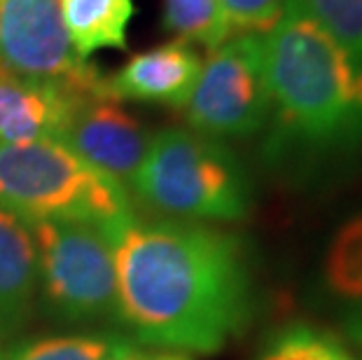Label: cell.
<instances>
[{
  "label": "cell",
  "instance_id": "1",
  "mask_svg": "<svg viewBox=\"0 0 362 360\" xmlns=\"http://www.w3.org/2000/svg\"><path fill=\"white\" fill-rule=\"evenodd\" d=\"M119 323L168 351L218 354L255 311L241 236L197 222L127 220L110 234Z\"/></svg>",
  "mask_w": 362,
  "mask_h": 360
},
{
  "label": "cell",
  "instance_id": "2",
  "mask_svg": "<svg viewBox=\"0 0 362 360\" xmlns=\"http://www.w3.org/2000/svg\"><path fill=\"white\" fill-rule=\"evenodd\" d=\"M272 112L288 141L313 152H349L362 145V61L320 26L283 10L264 33Z\"/></svg>",
  "mask_w": 362,
  "mask_h": 360
},
{
  "label": "cell",
  "instance_id": "3",
  "mask_svg": "<svg viewBox=\"0 0 362 360\" xmlns=\"http://www.w3.org/2000/svg\"><path fill=\"white\" fill-rule=\"evenodd\" d=\"M0 209L28 225L82 220L107 234L134 218L122 182L98 173L54 139L0 143Z\"/></svg>",
  "mask_w": 362,
  "mask_h": 360
},
{
  "label": "cell",
  "instance_id": "4",
  "mask_svg": "<svg viewBox=\"0 0 362 360\" xmlns=\"http://www.w3.org/2000/svg\"><path fill=\"white\" fill-rule=\"evenodd\" d=\"M131 187L152 211L189 220L236 222L252 206L250 178L234 152L189 129L159 132Z\"/></svg>",
  "mask_w": 362,
  "mask_h": 360
},
{
  "label": "cell",
  "instance_id": "5",
  "mask_svg": "<svg viewBox=\"0 0 362 360\" xmlns=\"http://www.w3.org/2000/svg\"><path fill=\"white\" fill-rule=\"evenodd\" d=\"M30 229L49 309L71 323L119 320L117 265L110 234L82 220H42Z\"/></svg>",
  "mask_w": 362,
  "mask_h": 360
},
{
  "label": "cell",
  "instance_id": "6",
  "mask_svg": "<svg viewBox=\"0 0 362 360\" xmlns=\"http://www.w3.org/2000/svg\"><path fill=\"white\" fill-rule=\"evenodd\" d=\"M185 108L194 132L211 139L257 134L272 115L264 33H241L211 50Z\"/></svg>",
  "mask_w": 362,
  "mask_h": 360
},
{
  "label": "cell",
  "instance_id": "7",
  "mask_svg": "<svg viewBox=\"0 0 362 360\" xmlns=\"http://www.w3.org/2000/svg\"><path fill=\"white\" fill-rule=\"evenodd\" d=\"M0 71L87 96H107L105 78L73 47L61 0H0Z\"/></svg>",
  "mask_w": 362,
  "mask_h": 360
},
{
  "label": "cell",
  "instance_id": "8",
  "mask_svg": "<svg viewBox=\"0 0 362 360\" xmlns=\"http://www.w3.org/2000/svg\"><path fill=\"white\" fill-rule=\"evenodd\" d=\"M84 164L117 182H134L150 139L131 115L107 96L87 98L78 105L61 134Z\"/></svg>",
  "mask_w": 362,
  "mask_h": 360
},
{
  "label": "cell",
  "instance_id": "9",
  "mask_svg": "<svg viewBox=\"0 0 362 360\" xmlns=\"http://www.w3.org/2000/svg\"><path fill=\"white\" fill-rule=\"evenodd\" d=\"M202 57L192 45L175 40L136 54L112 78L105 94L115 101H143L185 108L202 75Z\"/></svg>",
  "mask_w": 362,
  "mask_h": 360
},
{
  "label": "cell",
  "instance_id": "10",
  "mask_svg": "<svg viewBox=\"0 0 362 360\" xmlns=\"http://www.w3.org/2000/svg\"><path fill=\"white\" fill-rule=\"evenodd\" d=\"M87 98L94 96L0 71V143L59 141L68 120Z\"/></svg>",
  "mask_w": 362,
  "mask_h": 360
},
{
  "label": "cell",
  "instance_id": "11",
  "mask_svg": "<svg viewBox=\"0 0 362 360\" xmlns=\"http://www.w3.org/2000/svg\"><path fill=\"white\" fill-rule=\"evenodd\" d=\"M40 286L33 229L0 209V335L24 325Z\"/></svg>",
  "mask_w": 362,
  "mask_h": 360
},
{
  "label": "cell",
  "instance_id": "12",
  "mask_svg": "<svg viewBox=\"0 0 362 360\" xmlns=\"http://www.w3.org/2000/svg\"><path fill=\"white\" fill-rule=\"evenodd\" d=\"M66 28L82 61L98 50H127L134 0H61Z\"/></svg>",
  "mask_w": 362,
  "mask_h": 360
},
{
  "label": "cell",
  "instance_id": "13",
  "mask_svg": "<svg viewBox=\"0 0 362 360\" xmlns=\"http://www.w3.org/2000/svg\"><path fill=\"white\" fill-rule=\"evenodd\" d=\"M164 24L178 40L206 50L220 47L232 37L220 0H166Z\"/></svg>",
  "mask_w": 362,
  "mask_h": 360
},
{
  "label": "cell",
  "instance_id": "14",
  "mask_svg": "<svg viewBox=\"0 0 362 360\" xmlns=\"http://www.w3.org/2000/svg\"><path fill=\"white\" fill-rule=\"evenodd\" d=\"M134 351L131 342L117 335L52 337L21 344L3 360H115Z\"/></svg>",
  "mask_w": 362,
  "mask_h": 360
},
{
  "label": "cell",
  "instance_id": "15",
  "mask_svg": "<svg viewBox=\"0 0 362 360\" xmlns=\"http://www.w3.org/2000/svg\"><path fill=\"white\" fill-rule=\"evenodd\" d=\"M325 279L344 304L362 302V213L334 234L325 257Z\"/></svg>",
  "mask_w": 362,
  "mask_h": 360
},
{
  "label": "cell",
  "instance_id": "16",
  "mask_svg": "<svg viewBox=\"0 0 362 360\" xmlns=\"http://www.w3.org/2000/svg\"><path fill=\"white\" fill-rule=\"evenodd\" d=\"M285 10L311 19L351 57L362 61V0H285Z\"/></svg>",
  "mask_w": 362,
  "mask_h": 360
},
{
  "label": "cell",
  "instance_id": "17",
  "mask_svg": "<svg viewBox=\"0 0 362 360\" xmlns=\"http://www.w3.org/2000/svg\"><path fill=\"white\" fill-rule=\"evenodd\" d=\"M232 33H267L283 17L285 0H220Z\"/></svg>",
  "mask_w": 362,
  "mask_h": 360
},
{
  "label": "cell",
  "instance_id": "18",
  "mask_svg": "<svg viewBox=\"0 0 362 360\" xmlns=\"http://www.w3.org/2000/svg\"><path fill=\"white\" fill-rule=\"evenodd\" d=\"M341 327H344V335L349 337L353 344L362 347V302H351L344 306Z\"/></svg>",
  "mask_w": 362,
  "mask_h": 360
},
{
  "label": "cell",
  "instance_id": "19",
  "mask_svg": "<svg viewBox=\"0 0 362 360\" xmlns=\"http://www.w3.org/2000/svg\"><path fill=\"white\" fill-rule=\"evenodd\" d=\"M115 360H189V358L178 354V351H161V354H136V351H129V354Z\"/></svg>",
  "mask_w": 362,
  "mask_h": 360
},
{
  "label": "cell",
  "instance_id": "20",
  "mask_svg": "<svg viewBox=\"0 0 362 360\" xmlns=\"http://www.w3.org/2000/svg\"><path fill=\"white\" fill-rule=\"evenodd\" d=\"M255 360H283V358H281V354H279V351L274 349V344L267 339V344H264V347H262L259 356H257Z\"/></svg>",
  "mask_w": 362,
  "mask_h": 360
},
{
  "label": "cell",
  "instance_id": "21",
  "mask_svg": "<svg viewBox=\"0 0 362 360\" xmlns=\"http://www.w3.org/2000/svg\"><path fill=\"white\" fill-rule=\"evenodd\" d=\"M339 360H356V358H353V356L349 354V351H346V354H344L341 358H339Z\"/></svg>",
  "mask_w": 362,
  "mask_h": 360
}]
</instances>
